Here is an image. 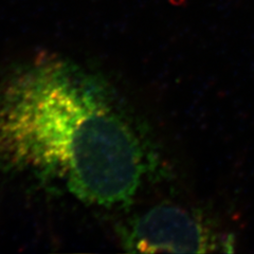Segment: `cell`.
I'll use <instances>...</instances> for the list:
<instances>
[{
    "instance_id": "cell-1",
    "label": "cell",
    "mask_w": 254,
    "mask_h": 254,
    "mask_svg": "<svg viewBox=\"0 0 254 254\" xmlns=\"http://www.w3.org/2000/svg\"><path fill=\"white\" fill-rule=\"evenodd\" d=\"M102 78L42 58L0 78V163L62 180L86 203L129 204L144 144Z\"/></svg>"
},
{
    "instance_id": "cell-2",
    "label": "cell",
    "mask_w": 254,
    "mask_h": 254,
    "mask_svg": "<svg viewBox=\"0 0 254 254\" xmlns=\"http://www.w3.org/2000/svg\"><path fill=\"white\" fill-rule=\"evenodd\" d=\"M128 252H231L232 237L212 229L196 212L162 203L129 219L119 229Z\"/></svg>"
}]
</instances>
